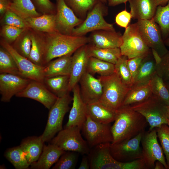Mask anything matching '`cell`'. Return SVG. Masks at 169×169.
Segmentation results:
<instances>
[{"label":"cell","instance_id":"cell-19","mask_svg":"<svg viewBox=\"0 0 169 169\" xmlns=\"http://www.w3.org/2000/svg\"><path fill=\"white\" fill-rule=\"evenodd\" d=\"M90 57L87 44L78 49L73 53L69 75V91H72L86 72Z\"/></svg>","mask_w":169,"mask_h":169},{"label":"cell","instance_id":"cell-31","mask_svg":"<svg viewBox=\"0 0 169 169\" xmlns=\"http://www.w3.org/2000/svg\"><path fill=\"white\" fill-rule=\"evenodd\" d=\"M9 9L23 19L42 15L32 0H11Z\"/></svg>","mask_w":169,"mask_h":169},{"label":"cell","instance_id":"cell-39","mask_svg":"<svg viewBox=\"0 0 169 169\" xmlns=\"http://www.w3.org/2000/svg\"><path fill=\"white\" fill-rule=\"evenodd\" d=\"M11 45L19 54L28 59L32 46L31 29H26Z\"/></svg>","mask_w":169,"mask_h":169},{"label":"cell","instance_id":"cell-35","mask_svg":"<svg viewBox=\"0 0 169 169\" xmlns=\"http://www.w3.org/2000/svg\"><path fill=\"white\" fill-rule=\"evenodd\" d=\"M149 84L152 94L165 105H169V91L162 79L156 73Z\"/></svg>","mask_w":169,"mask_h":169},{"label":"cell","instance_id":"cell-1","mask_svg":"<svg viewBox=\"0 0 169 169\" xmlns=\"http://www.w3.org/2000/svg\"><path fill=\"white\" fill-rule=\"evenodd\" d=\"M147 123L145 118L130 105L121 106L116 111V118L111 126L113 137L111 143L131 139L144 132Z\"/></svg>","mask_w":169,"mask_h":169},{"label":"cell","instance_id":"cell-46","mask_svg":"<svg viewBox=\"0 0 169 169\" xmlns=\"http://www.w3.org/2000/svg\"><path fill=\"white\" fill-rule=\"evenodd\" d=\"M156 72L164 81H169V51L156 64Z\"/></svg>","mask_w":169,"mask_h":169},{"label":"cell","instance_id":"cell-9","mask_svg":"<svg viewBox=\"0 0 169 169\" xmlns=\"http://www.w3.org/2000/svg\"><path fill=\"white\" fill-rule=\"evenodd\" d=\"M122 43L120 47L122 55L130 59L146 55L151 52L139 32L136 23L129 25L122 35Z\"/></svg>","mask_w":169,"mask_h":169},{"label":"cell","instance_id":"cell-24","mask_svg":"<svg viewBox=\"0 0 169 169\" xmlns=\"http://www.w3.org/2000/svg\"><path fill=\"white\" fill-rule=\"evenodd\" d=\"M72 57L71 55H65L49 62L44 67L45 78L69 75Z\"/></svg>","mask_w":169,"mask_h":169},{"label":"cell","instance_id":"cell-32","mask_svg":"<svg viewBox=\"0 0 169 169\" xmlns=\"http://www.w3.org/2000/svg\"><path fill=\"white\" fill-rule=\"evenodd\" d=\"M89 56L115 64L122 55L119 48H103L87 44Z\"/></svg>","mask_w":169,"mask_h":169},{"label":"cell","instance_id":"cell-11","mask_svg":"<svg viewBox=\"0 0 169 169\" xmlns=\"http://www.w3.org/2000/svg\"><path fill=\"white\" fill-rule=\"evenodd\" d=\"M144 132L131 139L115 143H111L110 149L112 156L118 161L122 162H131L142 158V149L140 145Z\"/></svg>","mask_w":169,"mask_h":169},{"label":"cell","instance_id":"cell-59","mask_svg":"<svg viewBox=\"0 0 169 169\" xmlns=\"http://www.w3.org/2000/svg\"><path fill=\"white\" fill-rule=\"evenodd\" d=\"M99 0L105 4L107 2V0Z\"/></svg>","mask_w":169,"mask_h":169},{"label":"cell","instance_id":"cell-27","mask_svg":"<svg viewBox=\"0 0 169 169\" xmlns=\"http://www.w3.org/2000/svg\"><path fill=\"white\" fill-rule=\"evenodd\" d=\"M44 143L41 136L29 137L22 141L20 146L30 165L38 159L43 151Z\"/></svg>","mask_w":169,"mask_h":169},{"label":"cell","instance_id":"cell-20","mask_svg":"<svg viewBox=\"0 0 169 169\" xmlns=\"http://www.w3.org/2000/svg\"><path fill=\"white\" fill-rule=\"evenodd\" d=\"M72 91L73 92L72 106L65 128L77 126L81 129L88 115L87 105L81 98L79 86L78 84L74 87Z\"/></svg>","mask_w":169,"mask_h":169},{"label":"cell","instance_id":"cell-43","mask_svg":"<svg viewBox=\"0 0 169 169\" xmlns=\"http://www.w3.org/2000/svg\"><path fill=\"white\" fill-rule=\"evenodd\" d=\"M157 137L165 155L166 163L169 166V126L166 124L156 128Z\"/></svg>","mask_w":169,"mask_h":169},{"label":"cell","instance_id":"cell-13","mask_svg":"<svg viewBox=\"0 0 169 169\" xmlns=\"http://www.w3.org/2000/svg\"><path fill=\"white\" fill-rule=\"evenodd\" d=\"M136 23L143 40L149 48L155 50L161 57L168 52L160 28L153 18L138 20Z\"/></svg>","mask_w":169,"mask_h":169},{"label":"cell","instance_id":"cell-26","mask_svg":"<svg viewBox=\"0 0 169 169\" xmlns=\"http://www.w3.org/2000/svg\"><path fill=\"white\" fill-rule=\"evenodd\" d=\"M156 64L151 52L143 59L136 74L133 85L148 84L156 73Z\"/></svg>","mask_w":169,"mask_h":169},{"label":"cell","instance_id":"cell-7","mask_svg":"<svg viewBox=\"0 0 169 169\" xmlns=\"http://www.w3.org/2000/svg\"><path fill=\"white\" fill-rule=\"evenodd\" d=\"M107 12V8L105 3L98 0L88 12L83 22L73 29L71 35L83 36L88 33L98 30H115L113 25L104 19V16Z\"/></svg>","mask_w":169,"mask_h":169},{"label":"cell","instance_id":"cell-41","mask_svg":"<svg viewBox=\"0 0 169 169\" xmlns=\"http://www.w3.org/2000/svg\"><path fill=\"white\" fill-rule=\"evenodd\" d=\"M128 58L125 56L121 55L115 65V73L122 82L131 87L133 84L131 76L127 65Z\"/></svg>","mask_w":169,"mask_h":169},{"label":"cell","instance_id":"cell-42","mask_svg":"<svg viewBox=\"0 0 169 169\" xmlns=\"http://www.w3.org/2000/svg\"><path fill=\"white\" fill-rule=\"evenodd\" d=\"M78 153L66 151L60 157L52 169H75L78 159Z\"/></svg>","mask_w":169,"mask_h":169},{"label":"cell","instance_id":"cell-4","mask_svg":"<svg viewBox=\"0 0 169 169\" xmlns=\"http://www.w3.org/2000/svg\"><path fill=\"white\" fill-rule=\"evenodd\" d=\"M103 87L102 96L98 102L114 112L122 106L130 87L124 83L114 73L106 76H100Z\"/></svg>","mask_w":169,"mask_h":169},{"label":"cell","instance_id":"cell-6","mask_svg":"<svg viewBox=\"0 0 169 169\" xmlns=\"http://www.w3.org/2000/svg\"><path fill=\"white\" fill-rule=\"evenodd\" d=\"M73 100L69 93L58 97L49 110L48 118L45 128L41 135L44 142L51 141L55 134L63 129L64 117L69 109V104Z\"/></svg>","mask_w":169,"mask_h":169},{"label":"cell","instance_id":"cell-21","mask_svg":"<svg viewBox=\"0 0 169 169\" xmlns=\"http://www.w3.org/2000/svg\"><path fill=\"white\" fill-rule=\"evenodd\" d=\"M91 44L98 48H120L122 43V35L115 30H98L92 32L89 37Z\"/></svg>","mask_w":169,"mask_h":169},{"label":"cell","instance_id":"cell-23","mask_svg":"<svg viewBox=\"0 0 169 169\" xmlns=\"http://www.w3.org/2000/svg\"><path fill=\"white\" fill-rule=\"evenodd\" d=\"M65 151L51 143L44 145L39 157L36 161L30 164V168L33 169H49Z\"/></svg>","mask_w":169,"mask_h":169},{"label":"cell","instance_id":"cell-54","mask_svg":"<svg viewBox=\"0 0 169 169\" xmlns=\"http://www.w3.org/2000/svg\"><path fill=\"white\" fill-rule=\"evenodd\" d=\"M154 169H166L164 165L160 161H157L155 163Z\"/></svg>","mask_w":169,"mask_h":169},{"label":"cell","instance_id":"cell-29","mask_svg":"<svg viewBox=\"0 0 169 169\" xmlns=\"http://www.w3.org/2000/svg\"><path fill=\"white\" fill-rule=\"evenodd\" d=\"M88 115L93 120L103 124L115 121L116 112L110 110L98 101L87 105Z\"/></svg>","mask_w":169,"mask_h":169},{"label":"cell","instance_id":"cell-34","mask_svg":"<svg viewBox=\"0 0 169 169\" xmlns=\"http://www.w3.org/2000/svg\"><path fill=\"white\" fill-rule=\"evenodd\" d=\"M86 71L92 75L97 74L100 76H108L115 73V65L95 58L90 57L88 63Z\"/></svg>","mask_w":169,"mask_h":169},{"label":"cell","instance_id":"cell-3","mask_svg":"<svg viewBox=\"0 0 169 169\" xmlns=\"http://www.w3.org/2000/svg\"><path fill=\"white\" fill-rule=\"evenodd\" d=\"M111 143L101 144L95 146L88 156L91 169H147L142 158L129 162L116 160L110 152Z\"/></svg>","mask_w":169,"mask_h":169},{"label":"cell","instance_id":"cell-50","mask_svg":"<svg viewBox=\"0 0 169 169\" xmlns=\"http://www.w3.org/2000/svg\"><path fill=\"white\" fill-rule=\"evenodd\" d=\"M10 0H0V14L2 18L8 9Z\"/></svg>","mask_w":169,"mask_h":169},{"label":"cell","instance_id":"cell-60","mask_svg":"<svg viewBox=\"0 0 169 169\" xmlns=\"http://www.w3.org/2000/svg\"><path fill=\"white\" fill-rule=\"evenodd\" d=\"M168 169H169V167H168Z\"/></svg>","mask_w":169,"mask_h":169},{"label":"cell","instance_id":"cell-40","mask_svg":"<svg viewBox=\"0 0 169 169\" xmlns=\"http://www.w3.org/2000/svg\"><path fill=\"white\" fill-rule=\"evenodd\" d=\"M99 0H64L66 4L75 14L85 18L89 11Z\"/></svg>","mask_w":169,"mask_h":169},{"label":"cell","instance_id":"cell-38","mask_svg":"<svg viewBox=\"0 0 169 169\" xmlns=\"http://www.w3.org/2000/svg\"><path fill=\"white\" fill-rule=\"evenodd\" d=\"M4 156L16 169H26L30 166L20 146L8 149Z\"/></svg>","mask_w":169,"mask_h":169},{"label":"cell","instance_id":"cell-48","mask_svg":"<svg viewBox=\"0 0 169 169\" xmlns=\"http://www.w3.org/2000/svg\"><path fill=\"white\" fill-rule=\"evenodd\" d=\"M146 55L137 56L128 59L127 65L131 76L133 84L135 76L141 63L143 59Z\"/></svg>","mask_w":169,"mask_h":169},{"label":"cell","instance_id":"cell-47","mask_svg":"<svg viewBox=\"0 0 169 169\" xmlns=\"http://www.w3.org/2000/svg\"><path fill=\"white\" fill-rule=\"evenodd\" d=\"M37 10L43 14H55L56 6L50 0H32Z\"/></svg>","mask_w":169,"mask_h":169},{"label":"cell","instance_id":"cell-45","mask_svg":"<svg viewBox=\"0 0 169 169\" xmlns=\"http://www.w3.org/2000/svg\"><path fill=\"white\" fill-rule=\"evenodd\" d=\"M2 25H8L23 28H28L24 19L8 9L2 18Z\"/></svg>","mask_w":169,"mask_h":169},{"label":"cell","instance_id":"cell-37","mask_svg":"<svg viewBox=\"0 0 169 169\" xmlns=\"http://www.w3.org/2000/svg\"><path fill=\"white\" fill-rule=\"evenodd\" d=\"M0 73L21 76L13 56L6 49L2 46L0 48Z\"/></svg>","mask_w":169,"mask_h":169},{"label":"cell","instance_id":"cell-30","mask_svg":"<svg viewBox=\"0 0 169 169\" xmlns=\"http://www.w3.org/2000/svg\"><path fill=\"white\" fill-rule=\"evenodd\" d=\"M149 83L132 85L128 92L122 106L131 105L144 101L152 95Z\"/></svg>","mask_w":169,"mask_h":169},{"label":"cell","instance_id":"cell-15","mask_svg":"<svg viewBox=\"0 0 169 169\" xmlns=\"http://www.w3.org/2000/svg\"><path fill=\"white\" fill-rule=\"evenodd\" d=\"M55 21L58 32L64 34L71 35L73 29L80 24L84 20L77 17L64 0H58Z\"/></svg>","mask_w":169,"mask_h":169},{"label":"cell","instance_id":"cell-57","mask_svg":"<svg viewBox=\"0 0 169 169\" xmlns=\"http://www.w3.org/2000/svg\"><path fill=\"white\" fill-rule=\"evenodd\" d=\"M164 82L165 84L169 91V81Z\"/></svg>","mask_w":169,"mask_h":169},{"label":"cell","instance_id":"cell-22","mask_svg":"<svg viewBox=\"0 0 169 169\" xmlns=\"http://www.w3.org/2000/svg\"><path fill=\"white\" fill-rule=\"evenodd\" d=\"M132 18L138 20H150L158 6L156 0H129Z\"/></svg>","mask_w":169,"mask_h":169},{"label":"cell","instance_id":"cell-53","mask_svg":"<svg viewBox=\"0 0 169 169\" xmlns=\"http://www.w3.org/2000/svg\"><path fill=\"white\" fill-rule=\"evenodd\" d=\"M151 50L152 53L157 64L160 62L161 57L155 50L153 49H151Z\"/></svg>","mask_w":169,"mask_h":169},{"label":"cell","instance_id":"cell-14","mask_svg":"<svg viewBox=\"0 0 169 169\" xmlns=\"http://www.w3.org/2000/svg\"><path fill=\"white\" fill-rule=\"evenodd\" d=\"M0 45L12 55L22 77L31 80L44 83L45 78L44 67L36 64L28 59L21 55L10 44L3 38L0 40Z\"/></svg>","mask_w":169,"mask_h":169},{"label":"cell","instance_id":"cell-51","mask_svg":"<svg viewBox=\"0 0 169 169\" xmlns=\"http://www.w3.org/2000/svg\"><path fill=\"white\" fill-rule=\"evenodd\" d=\"M90 164L88 157L84 156L82 157V160L78 169H90Z\"/></svg>","mask_w":169,"mask_h":169},{"label":"cell","instance_id":"cell-52","mask_svg":"<svg viewBox=\"0 0 169 169\" xmlns=\"http://www.w3.org/2000/svg\"><path fill=\"white\" fill-rule=\"evenodd\" d=\"M108 5L110 6H115L119 4L125 3L129 0H107Z\"/></svg>","mask_w":169,"mask_h":169},{"label":"cell","instance_id":"cell-16","mask_svg":"<svg viewBox=\"0 0 169 169\" xmlns=\"http://www.w3.org/2000/svg\"><path fill=\"white\" fill-rule=\"evenodd\" d=\"M15 96L34 100L49 110L58 98L47 88L44 83L33 80H31L26 87Z\"/></svg>","mask_w":169,"mask_h":169},{"label":"cell","instance_id":"cell-28","mask_svg":"<svg viewBox=\"0 0 169 169\" xmlns=\"http://www.w3.org/2000/svg\"><path fill=\"white\" fill-rule=\"evenodd\" d=\"M30 29L32 46L28 59L36 64L44 67L43 59L45 49L44 33Z\"/></svg>","mask_w":169,"mask_h":169},{"label":"cell","instance_id":"cell-2","mask_svg":"<svg viewBox=\"0 0 169 169\" xmlns=\"http://www.w3.org/2000/svg\"><path fill=\"white\" fill-rule=\"evenodd\" d=\"M44 34L45 49L44 67L54 59L72 55L78 49L89 42V37L84 36L67 35L58 32Z\"/></svg>","mask_w":169,"mask_h":169},{"label":"cell","instance_id":"cell-8","mask_svg":"<svg viewBox=\"0 0 169 169\" xmlns=\"http://www.w3.org/2000/svg\"><path fill=\"white\" fill-rule=\"evenodd\" d=\"M81 130V128L77 126L64 128L51 140L50 143L65 151L88 154L90 152L89 146L82 138Z\"/></svg>","mask_w":169,"mask_h":169},{"label":"cell","instance_id":"cell-56","mask_svg":"<svg viewBox=\"0 0 169 169\" xmlns=\"http://www.w3.org/2000/svg\"><path fill=\"white\" fill-rule=\"evenodd\" d=\"M164 42L165 45L169 47V37L164 40Z\"/></svg>","mask_w":169,"mask_h":169},{"label":"cell","instance_id":"cell-62","mask_svg":"<svg viewBox=\"0 0 169 169\" xmlns=\"http://www.w3.org/2000/svg\"></svg>","mask_w":169,"mask_h":169},{"label":"cell","instance_id":"cell-58","mask_svg":"<svg viewBox=\"0 0 169 169\" xmlns=\"http://www.w3.org/2000/svg\"><path fill=\"white\" fill-rule=\"evenodd\" d=\"M167 115L169 119V105L167 106Z\"/></svg>","mask_w":169,"mask_h":169},{"label":"cell","instance_id":"cell-25","mask_svg":"<svg viewBox=\"0 0 169 169\" xmlns=\"http://www.w3.org/2000/svg\"><path fill=\"white\" fill-rule=\"evenodd\" d=\"M28 28L45 33L58 32L56 25L55 14H43L40 16L24 19Z\"/></svg>","mask_w":169,"mask_h":169},{"label":"cell","instance_id":"cell-18","mask_svg":"<svg viewBox=\"0 0 169 169\" xmlns=\"http://www.w3.org/2000/svg\"><path fill=\"white\" fill-rule=\"evenodd\" d=\"M79 82L81 98L86 105L98 102L102 94L103 87L100 80L86 71Z\"/></svg>","mask_w":169,"mask_h":169},{"label":"cell","instance_id":"cell-44","mask_svg":"<svg viewBox=\"0 0 169 169\" xmlns=\"http://www.w3.org/2000/svg\"><path fill=\"white\" fill-rule=\"evenodd\" d=\"M26 29L10 25H2L0 31V36L2 38L11 44Z\"/></svg>","mask_w":169,"mask_h":169},{"label":"cell","instance_id":"cell-12","mask_svg":"<svg viewBox=\"0 0 169 169\" xmlns=\"http://www.w3.org/2000/svg\"><path fill=\"white\" fill-rule=\"evenodd\" d=\"M110 123L103 124L92 119L88 115L81 129L89 146L112 143L113 137Z\"/></svg>","mask_w":169,"mask_h":169},{"label":"cell","instance_id":"cell-61","mask_svg":"<svg viewBox=\"0 0 169 169\" xmlns=\"http://www.w3.org/2000/svg\"><path fill=\"white\" fill-rule=\"evenodd\" d=\"M56 0V1H58V0Z\"/></svg>","mask_w":169,"mask_h":169},{"label":"cell","instance_id":"cell-36","mask_svg":"<svg viewBox=\"0 0 169 169\" xmlns=\"http://www.w3.org/2000/svg\"><path fill=\"white\" fill-rule=\"evenodd\" d=\"M153 18L160 28L164 41L169 37V1L164 6L157 7Z\"/></svg>","mask_w":169,"mask_h":169},{"label":"cell","instance_id":"cell-5","mask_svg":"<svg viewBox=\"0 0 169 169\" xmlns=\"http://www.w3.org/2000/svg\"><path fill=\"white\" fill-rule=\"evenodd\" d=\"M130 106L133 109L145 118L150 126L148 131L163 124L169 126L167 106L153 95L146 100Z\"/></svg>","mask_w":169,"mask_h":169},{"label":"cell","instance_id":"cell-55","mask_svg":"<svg viewBox=\"0 0 169 169\" xmlns=\"http://www.w3.org/2000/svg\"><path fill=\"white\" fill-rule=\"evenodd\" d=\"M158 6H164L169 1V0H156Z\"/></svg>","mask_w":169,"mask_h":169},{"label":"cell","instance_id":"cell-33","mask_svg":"<svg viewBox=\"0 0 169 169\" xmlns=\"http://www.w3.org/2000/svg\"><path fill=\"white\" fill-rule=\"evenodd\" d=\"M69 75L45 77L44 83L47 88L58 97L69 93Z\"/></svg>","mask_w":169,"mask_h":169},{"label":"cell","instance_id":"cell-49","mask_svg":"<svg viewBox=\"0 0 169 169\" xmlns=\"http://www.w3.org/2000/svg\"><path fill=\"white\" fill-rule=\"evenodd\" d=\"M131 18V13L125 9L116 15L115 18V23L120 27L126 28L129 25Z\"/></svg>","mask_w":169,"mask_h":169},{"label":"cell","instance_id":"cell-10","mask_svg":"<svg viewBox=\"0 0 169 169\" xmlns=\"http://www.w3.org/2000/svg\"><path fill=\"white\" fill-rule=\"evenodd\" d=\"M141 143L142 158L147 169H154L155 163L157 161L161 162L166 169H168V166L166 161L163 150L157 141L156 128L151 131H145Z\"/></svg>","mask_w":169,"mask_h":169},{"label":"cell","instance_id":"cell-17","mask_svg":"<svg viewBox=\"0 0 169 169\" xmlns=\"http://www.w3.org/2000/svg\"><path fill=\"white\" fill-rule=\"evenodd\" d=\"M31 80L18 75L0 73L1 101L5 102H9L13 96L24 89Z\"/></svg>","mask_w":169,"mask_h":169}]
</instances>
